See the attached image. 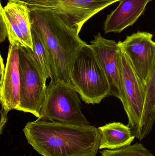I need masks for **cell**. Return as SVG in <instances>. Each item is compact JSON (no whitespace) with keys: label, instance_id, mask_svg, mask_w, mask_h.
Returning a JSON list of instances; mask_svg holds the SVG:
<instances>
[{"label":"cell","instance_id":"8992f818","mask_svg":"<svg viewBox=\"0 0 155 156\" xmlns=\"http://www.w3.org/2000/svg\"><path fill=\"white\" fill-rule=\"evenodd\" d=\"M20 104L17 111L39 118L44 104L47 86L34 59L31 48L19 46Z\"/></svg>","mask_w":155,"mask_h":156},{"label":"cell","instance_id":"277c9868","mask_svg":"<svg viewBox=\"0 0 155 156\" xmlns=\"http://www.w3.org/2000/svg\"><path fill=\"white\" fill-rule=\"evenodd\" d=\"M78 93L73 86L51 80L46 87L45 101L38 119L78 125H91L82 113Z\"/></svg>","mask_w":155,"mask_h":156},{"label":"cell","instance_id":"4fadbf2b","mask_svg":"<svg viewBox=\"0 0 155 156\" xmlns=\"http://www.w3.org/2000/svg\"><path fill=\"white\" fill-rule=\"evenodd\" d=\"M4 8L15 20L22 35L25 46L32 49L31 11L27 5L19 1H8Z\"/></svg>","mask_w":155,"mask_h":156},{"label":"cell","instance_id":"5bb4252c","mask_svg":"<svg viewBox=\"0 0 155 156\" xmlns=\"http://www.w3.org/2000/svg\"><path fill=\"white\" fill-rule=\"evenodd\" d=\"M145 90V102L142 127L143 139L151 133L155 122V58Z\"/></svg>","mask_w":155,"mask_h":156},{"label":"cell","instance_id":"7c38bea8","mask_svg":"<svg viewBox=\"0 0 155 156\" xmlns=\"http://www.w3.org/2000/svg\"><path fill=\"white\" fill-rule=\"evenodd\" d=\"M101 135L99 149L115 150L130 145L134 140L131 128L120 122H113L98 127Z\"/></svg>","mask_w":155,"mask_h":156},{"label":"cell","instance_id":"2e32d148","mask_svg":"<svg viewBox=\"0 0 155 156\" xmlns=\"http://www.w3.org/2000/svg\"><path fill=\"white\" fill-rule=\"evenodd\" d=\"M101 154V156H155L143 145L139 143L120 149H104Z\"/></svg>","mask_w":155,"mask_h":156},{"label":"cell","instance_id":"e0dca14e","mask_svg":"<svg viewBox=\"0 0 155 156\" xmlns=\"http://www.w3.org/2000/svg\"><path fill=\"white\" fill-rule=\"evenodd\" d=\"M0 13L2 14L5 20L10 44H16L18 46L25 47L22 35L15 20L5 12L1 3L0 4Z\"/></svg>","mask_w":155,"mask_h":156},{"label":"cell","instance_id":"6da1fadb","mask_svg":"<svg viewBox=\"0 0 155 156\" xmlns=\"http://www.w3.org/2000/svg\"><path fill=\"white\" fill-rule=\"evenodd\" d=\"M24 133L29 144L43 156H96L100 147L98 128L37 119L27 123Z\"/></svg>","mask_w":155,"mask_h":156},{"label":"cell","instance_id":"30bf717a","mask_svg":"<svg viewBox=\"0 0 155 156\" xmlns=\"http://www.w3.org/2000/svg\"><path fill=\"white\" fill-rule=\"evenodd\" d=\"M19 58V46L10 44L4 77L0 81L1 105L8 112L17 110L20 104Z\"/></svg>","mask_w":155,"mask_h":156},{"label":"cell","instance_id":"8fae6325","mask_svg":"<svg viewBox=\"0 0 155 156\" xmlns=\"http://www.w3.org/2000/svg\"><path fill=\"white\" fill-rule=\"evenodd\" d=\"M152 0H121L117 8L107 15L104 25L105 34L120 33L133 25L143 14Z\"/></svg>","mask_w":155,"mask_h":156},{"label":"cell","instance_id":"d6986e66","mask_svg":"<svg viewBox=\"0 0 155 156\" xmlns=\"http://www.w3.org/2000/svg\"><path fill=\"white\" fill-rule=\"evenodd\" d=\"M9 112L5 110L4 108H2L1 111V119L0 122V133H2L4 127L7 121V114Z\"/></svg>","mask_w":155,"mask_h":156},{"label":"cell","instance_id":"9c48e42d","mask_svg":"<svg viewBox=\"0 0 155 156\" xmlns=\"http://www.w3.org/2000/svg\"><path fill=\"white\" fill-rule=\"evenodd\" d=\"M90 45L103 69L110 84L109 95L123 100L120 81L119 46L114 40L106 39L100 33Z\"/></svg>","mask_w":155,"mask_h":156},{"label":"cell","instance_id":"ffe728a7","mask_svg":"<svg viewBox=\"0 0 155 156\" xmlns=\"http://www.w3.org/2000/svg\"><path fill=\"white\" fill-rule=\"evenodd\" d=\"M5 66L4 64L3 63V60L2 55L1 56V71H0V74H1V81H2L4 77L5 73Z\"/></svg>","mask_w":155,"mask_h":156},{"label":"cell","instance_id":"3957f363","mask_svg":"<svg viewBox=\"0 0 155 156\" xmlns=\"http://www.w3.org/2000/svg\"><path fill=\"white\" fill-rule=\"evenodd\" d=\"M73 86L88 104H99L110 94L108 79L90 45L79 49L71 73Z\"/></svg>","mask_w":155,"mask_h":156},{"label":"cell","instance_id":"9a60e30c","mask_svg":"<svg viewBox=\"0 0 155 156\" xmlns=\"http://www.w3.org/2000/svg\"><path fill=\"white\" fill-rule=\"evenodd\" d=\"M32 49V55L44 79L46 80L48 78H52L51 58L45 43L42 37L32 24L31 27Z\"/></svg>","mask_w":155,"mask_h":156},{"label":"cell","instance_id":"7a4b0ae2","mask_svg":"<svg viewBox=\"0 0 155 156\" xmlns=\"http://www.w3.org/2000/svg\"><path fill=\"white\" fill-rule=\"evenodd\" d=\"M30 10L32 24L42 38L50 54L51 80L73 86L71 73L74 62L79 49L86 43L56 11L47 8Z\"/></svg>","mask_w":155,"mask_h":156},{"label":"cell","instance_id":"ba28073f","mask_svg":"<svg viewBox=\"0 0 155 156\" xmlns=\"http://www.w3.org/2000/svg\"><path fill=\"white\" fill-rule=\"evenodd\" d=\"M153 35L146 32H137L128 36L118 45L127 56L133 68L145 88L155 58V42Z\"/></svg>","mask_w":155,"mask_h":156},{"label":"cell","instance_id":"ac0fdd59","mask_svg":"<svg viewBox=\"0 0 155 156\" xmlns=\"http://www.w3.org/2000/svg\"><path fill=\"white\" fill-rule=\"evenodd\" d=\"M0 23H1V42H4L8 37V32L4 17L2 14L0 13Z\"/></svg>","mask_w":155,"mask_h":156},{"label":"cell","instance_id":"52a82bcc","mask_svg":"<svg viewBox=\"0 0 155 156\" xmlns=\"http://www.w3.org/2000/svg\"><path fill=\"white\" fill-rule=\"evenodd\" d=\"M19 1L29 9L47 8L62 15L79 34L85 23L106 7L121 0H8Z\"/></svg>","mask_w":155,"mask_h":156},{"label":"cell","instance_id":"5b68a950","mask_svg":"<svg viewBox=\"0 0 155 156\" xmlns=\"http://www.w3.org/2000/svg\"><path fill=\"white\" fill-rule=\"evenodd\" d=\"M119 54L122 102L128 117L127 126L135 137L142 140L144 139L142 127L145 102V87L124 51L119 46Z\"/></svg>","mask_w":155,"mask_h":156}]
</instances>
